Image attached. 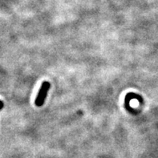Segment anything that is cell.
Segmentation results:
<instances>
[{
	"mask_svg": "<svg viewBox=\"0 0 158 158\" xmlns=\"http://www.w3.org/2000/svg\"><path fill=\"white\" fill-rule=\"evenodd\" d=\"M50 88V83L48 81H44L43 82L42 85L40 87V92H39L37 97L35 99V105L38 107H41L44 105V101L47 98V95L48 92Z\"/></svg>",
	"mask_w": 158,
	"mask_h": 158,
	"instance_id": "6da1fadb",
	"label": "cell"
}]
</instances>
